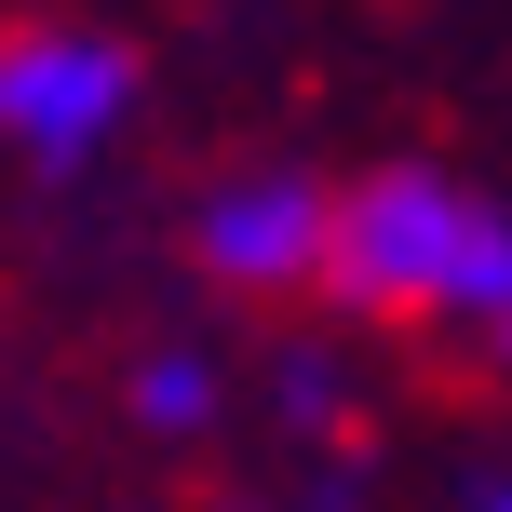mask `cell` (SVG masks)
Masks as SVG:
<instances>
[{"label": "cell", "mask_w": 512, "mask_h": 512, "mask_svg": "<svg viewBox=\"0 0 512 512\" xmlns=\"http://www.w3.org/2000/svg\"><path fill=\"white\" fill-rule=\"evenodd\" d=\"M310 297L351 310V324H378V337H432V324H459V310L512 297V230L445 176V162H378V176L324 189Z\"/></svg>", "instance_id": "cell-1"}, {"label": "cell", "mask_w": 512, "mask_h": 512, "mask_svg": "<svg viewBox=\"0 0 512 512\" xmlns=\"http://www.w3.org/2000/svg\"><path fill=\"white\" fill-rule=\"evenodd\" d=\"M310 230H324V189L310 176H243L189 216V270L216 297H310Z\"/></svg>", "instance_id": "cell-2"}, {"label": "cell", "mask_w": 512, "mask_h": 512, "mask_svg": "<svg viewBox=\"0 0 512 512\" xmlns=\"http://www.w3.org/2000/svg\"><path fill=\"white\" fill-rule=\"evenodd\" d=\"M135 54L122 41H81V27H0V122L14 135H95L108 108H122Z\"/></svg>", "instance_id": "cell-3"}]
</instances>
